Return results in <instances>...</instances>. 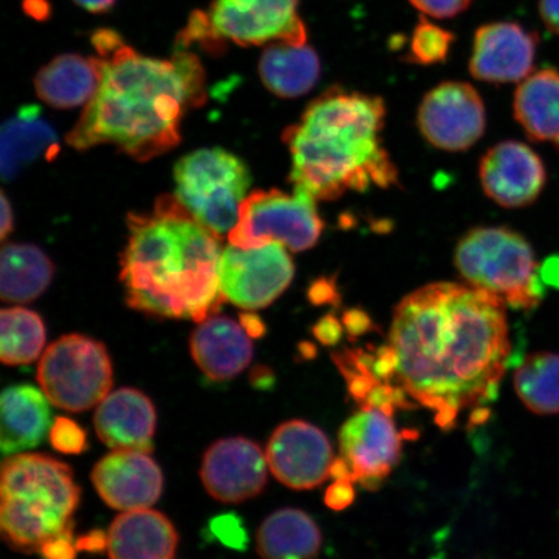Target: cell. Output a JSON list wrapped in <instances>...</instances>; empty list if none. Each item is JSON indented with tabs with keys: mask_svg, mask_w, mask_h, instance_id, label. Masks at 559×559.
<instances>
[{
	"mask_svg": "<svg viewBox=\"0 0 559 559\" xmlns=\"http://www.w3.org/2000/svg\"><path fill=\"white\" fill-rule=\"evenodd\" d=\"M27 2H29L31 5L26 7V11L29 12L32 16L38 19L45 17V13L48 12L45 0H27Z\"/></svg>",
	"mask_w": 559,
	"mask_h": 559,
	"instance_id": "44",
	"label": "cell"
},
{
	"mask_svg": "<svg viewBox=\"0 0 559 559\" xmlns=\"http://www.w3.org/2000/svg\"><path fill=\"white\" fill-rule=\"evenodd\" d=\"M74 2L86 11L103 13L114 9L116 0H74Z\"/></svg>",
	"mask_w": 559,
	"mask_h": 559,
	"instance_id": "43",
	"label": "cell"
},
{
	"mask_svg": "<svg viewBox=\"0 0 559 559\" xmlns=\"http://www.w3.org/2000/svg\"><path fill=\"white\" fill-rule=\"evenodd\" d=\"M94 425L97 437L111 450L151 453L157 426L155 404L143 391L118 389L97 405Z\"/></svg>",
	"mask_w": 559,
	"mask_h": 559,
	"instance_id": "19",
	"label": "cell"
},
{
	"mask_svg": "<svg viewBox=\"0 0 559 559\" xmlns=\"http://www.w3.org/2000/svg\"><path fill=\"white\" fill-rule=\"evenodd\" d=\"M507 305L471 285L436 283L405 297L373 373L435 414L443 430L496 400L510 355Z\"/></svg>",
	"mask_w": 559,
	"mask_h": 559,
	"instance_id": "1",
	"label": "cell"
},
{
	"mask_svg": "<svg viewBox=\"0 0 559 559\" xmlns=\"http://www.w3.org/2000/svg\"><path fill=\"white\" fill-rule=\"evenodd\" d=\"M320 74L319 56L306 44H272L260 60L263 85L270 93L284 99L309 94L317 86Z\"/></svg>",
	"mask_w": 559,
	"mask_h": 559,
	"instance_id": "26",
	"label": "cell"
},
{
	"mask_svg": "<svg viewBox=\"0 0 559 559\" xmlns=\"http://www.w3.org/2000/svg\"><path fill=\"white\" fill-rule=\"evenodd\" d=\"M454 263L467 285L492 293L512 309L531 311L542 302L535 251L513 229L469 230L457 243Z\"/></svg>",
	"mask_w": 559,
	"mask_h": 559,
	"instance_id": "6",
	"label": "cell"
},
{
	"mask_svg": "<svg viewBox=\"0 0 559 559\" xmlns=\"http://www.w3.org/2000/svg\"><path fill=\"white\" fill-rule=\"evenodd\" d=\"M81 488L70 466L47 454L17 453L3 461L0 533L13 550L39 554L47 542L74 533Z\"/></svg>",
	"mask_w": 559,
	"mask_h": 559,
	"instance_id": "5",
	"label": "cell"
},
{
	"mask_svg": "<svg viewBox=\"0 0 559 559\" xmlns=\"http://www.w3.org/2000/svg\"><path fill=\"white\" fill-rule=\"evenodd\" d=\"M209 533L226 548L243 551L249 534L239 514L229 512L215 515L207 524Z\"/></svg>",
	"mask_w": 559,
	"mask_h": 559,
	"instance_id": "32",
	"label": "cell"
},
{
	"mask_svg": "<svg viewBox=\"0 0 559 559\" xmlns=\"http://www.w3.org/2000/svg\"><path fill=\"white\" fill-rule=\"evenodd\" d=\"M99 83V61L75 53L58 56L41 68L34 80L39 99L58 109L88 104Z\"/></svg>",
	"mask_w": 559,
	"mask_h": 559,
	"instance_id": "24",
	"label": "cell"
},
{
	"mask_svg": "<svg viewBox=\"0 0 559 559\" xmlns=\"http://www.w3.org/2000/svg\"><path fill=\"white\" fill-rule=\"evenodd\" d=\"M299 0H214L209 13L195 12L185 33L188 41L227 39L240 46L269 41L305 45Z\"/></svg>",
	"mask_w": 559,
	"mask_h": 559,
	"instance_id": "9",
	"label": "cell"
},
{
	"mask_svg": "<svg viewBox=\"0 0 559 559\" xmlns=\"http://www.w3.org/2000/svg\"><path fill=\"white\" fill-rule=\"evenodd\" d=\"M107 547L108 535H105L100 530L91 531L90 534L76 540V549L90 551V554H100Z\"/></svg>",
	"mask_w": 559,
	"mask_h": 559,
	"instance_id": "38",
	"label": "cell"
},
{
	"mask_svg": "<svg viewBox=\"0 0 559 559\" xmlns=\"http://www.w3.org/2000/svg\"><path fill=\"white\" fill-rule=\"evenodd\" d=\"M179 535L173 522L150 508L118 515L108 533L109 559H174Z\"/></svg>",
	"mask_w": 559,
	"mask_h": 559,
	"instance_id": "21",
	"label": "cell"
},
{
	"mask_svg": "<svg viewBox=\"0 0 559 559\" xmlns=\"http://www.w3.org/2000/svg\"><path fill=\"white\" fill-rule=\"evenodd\" d=\"M313 333L317 335L319 341L323 342L324 345H333L335 342L340 341L342 328L337 320H334L333 318H325L314 326Z\"/></svg>",
	"mask_w": 559,
	"mask_h": 559,
	"instance_id": "37",
	"label": "cell"
},
{
	"mask_svg": "<svg viewBox=\"0 0 559 559\" xmlns=\"http://www.w3.org/2000/svg\"><path fill=\"white\" fill-rule=\"evenodd\" d=\"M91 480L105 504L117 510L155 506L164 491V474L150 453L114 450L94 466Z\"/></svg>",
	"mask_w": 559,
	"mask_h": 559,
	"instance_id": "17",
	"label": "cell"
},
{
	"mask_svg": "<svg viewBox=\"0 0 559 559\" xmlns=\"http://www.w3.org/2000/svg\"><path fill=\"white\" fill-rule=\"evenodd\" d=\"M100 83L67 142L79 151L116 145L145 163L180 143L187 111L204 104L205 75L198 58L178 51L171 60L146 58L114 31L93 37Z\"/></svg>",
	"mask_w": 559,
	"mask_h": 559,
	"instance_id": "2",
	"label": "cell"
},
{
	"mask_svg": "<svg viewBox=\"0 0 559 559\" xmlns=\"http://www.w3.org/2000/svg\"><path fill=\"white\" fill-rule=\"evenodd\" d=\"M37 380L56 407L83 412L96 407L110 394L114 367L102 342L67 334L41 355Z\"/></svg>",
	"mask_w": 559,
	"mask_h": 559,
	"instance_id": "8",
	"label": "cell"
},
{
	"mask_svg": "<svg viewBox=\"0 0 559 559\" xmlns=\"http://www.w3.org/2000/svg\"><path fill=\"white\" fill-rule=\"evenodd\" d=\"M76 540L74 533L55 537L40 548L39 555L44 559H76Z\"/></svg>",
	"mask_w": 559,
	"mask_h": 559,
	"instance_id": "36",
	"label": "cell"
},
{
	"mask_svg": "<svg viewBox=\"0 0 559 559\" xmlns=\"http://www.w3.org/2000/svg\"><path fill=\"white\" fill-rule=\"evenodd\" d=\"M355 500V487L352 478H337L326 489L325 504L333 510H344Z\"/></svg>",
	"mask_w": 559,
	"mask_h": 559,
	"instance_id": "35",
	"label": "cell"
},
{
	"mask_svg": "<svg viewBox=\"0 0 559 559\" xmlns=\"http://www.w3.org/2000/svg\"><path fill=\"white\" fill-rule=\"evenodd\" d=\"M48 397L32 384L7 388L0 401V450L3 456L23 453L44 443L51 430Z\"/></svg>",
	"mask_w": 559,
	"mask_h": 559,
	"instance_id": "22",
	"label": "cell"
},
{
	"mask_svg": "<svg viewBox=\"0 0 559 559\" xmlns=\"http://www.w3.org/2000/svg\"><path fill=\"white\" fill-rule=\"evenodd\" d=\"M314 202L297 191L251 192L242 201L239 221L228 234L229 242L243 249L278 242L295 253L309 250L324 230Z\"/></svg>",
	"mask_w": 559,
	"mask_h": 559,
	"instance_id": "10",
	"label": "cell"
},
{
	"mask_svg": "<svg viewBox=\"0 0 559 559\" xmlns=\"http://www.w3.org/2000/svg\"><path fill=\"white\" fill-rule=\"evenodd\" d=\"M53 449L64 454H82L88 449L87 432L72 418L58 417L50 430Z\"/></svg>",
	"mask_w": 559,
	"mask_h": 559,
	"instance_id": "33",
	"label": "cell"
},
{
	"mask_svg": "<svg viewBox=\"0 0 559 559\" xmlns=\"http://www.w3.org/2000/svg\"><path fill=\"white\" fill-rule=\"evenodd\" d=\"M13 227V216L12 209L9 200H7V195L2 193V225H0V237L2 240L7 239V235H9Z\"/></svg>",
	"mask_w": 559,
	"mask_h": 559,
	"instance_id": "42",
	"label": "cell"
},
{
	"mask_svg": "<svg viewBox=\"0 0 559 559\" xmlns=\"http://www.w3.org/2000/svg\"><path fill=\"white\" fill-rule=\"evenodd\" d=\"M537 35L516 23H492L475 32L471 73L496 85L516 83L533 73Z\"/></svg>",
	"mask_w": 559,
	"mask_h": 559,
	"instance_id": "18",
	"label": "cell"
},
{
	"mask_svg": "<svg viewBox=\"0 0 559 559\" xmlns=\"http://www.w3.org/2000/svg\"><path fill=\"white\" fill-rule=\"evenodd\" d=\"M386 105L379 96L328 91L284 131L292 158L289 181L314 201L397 185L396 166L384 148Z\"/></svg>",
	"mask_w": 559,
	"mask_h": 559,
	"instance_id": "4",
	"label": "cell"
},
{
	"mask_svg": "<svg viewBox=\"0 0 559 559\" xmlns=\"http://www.w3.org/2000/svg\"><path fill=\"white\" fill-rule=\"evenodd\" d=\"M539 13L545 27L559 37V0H540Z\"/></svg>",
	"mask_w": 559,
	"mask_h": 559,
	"instance_id": "39",
	"label": "cell"
},
{
	"mask_svg": "<svg viewBox=\"0 0 559 559\" xmlns=\"http://www.w3.org/2000/svg\"><path fill=\"white\" fill-rule=\"evenodd\" d=\"M295 263L284 245L243 249L229 245L222 251L219 283L223 296L245 311L274 304L288 289Z\"/></svg>",
	"mask_w": 559,
	"mask_h": 559,
	"instance_id": "11",
	"label": "cell"
},
{
	"mask_svg": "<svg viewBox=\"0 0 559 559\" xmlns=\"http://www.w3.org/2000/svg\"><path fill=\"white\" fill-rule=\"evenodd\" d=\"M514 389L533 414L559 415V355H528L515 370Z\"/></svg>",
	"mask_w": 559,
	"mask_h": 559,
	"instance_id": "29",
	"label": "cell"
},
{
	"mask_svg": "<svg viewBox=\"0 0 559 559\" xmlns=\"http://www.w3.org/2000/svg\"><path fill=\"white\" fill-rule=\"evenodd\" d=\"M250 381L257 389H269L272 381H274V374L270 372L269 368L257 367L251 370Z\"/></svg>",
	"mask_w": 559,
	"mask_h": 559,
	"instance_id": "41",
	"label": "cell"
},
{
	"mask_svg": "<svg viewBox=\"0 0 559 559\" xmlns=\"http://www.w3.org/2000/svg\"><path fill=\"white\" fill-rule=\"evenodd\" d=\"M240 324L243 330L250 335L251 338H261L265 333V326L262 323L261 319L257 317L254 313H243L241 314Z\"/></svg>",
	"mask_w": 559,
	"mask_h": 559,
	"instance_id": "40",
	"label": "cell"
},
{
	"mask_svg": "<svg viewBox=\"0 0 559 559\" xmlns=\"http://www.w3.org/2000/svg\"><path fill=\"white\" fill-rule=\"evenodd\" d=\"M200 477L212 498L239 504L257 498L267 486V456L260 444L248 438L216 440L202 457Z\"/></svg>",
	"mask_w": 559,
	"mask_h": 559,
	"instance_id": "15",
	"label": "cell"
},
{
	"mask_svg": "<svg viewBox=\"0 0 559 559\" xmlns=\"http://www.w3.org/2000/svg\"><path fill=\"white\" fill-rule=\"evenodd\" d=\"M481 187L489 199L506 209L534 204L547 186V169L531 146L507 140L492 146L480 160Z\"/></svg>",
	"mask_w": 559,
	"mask_h": 559,
	"instance_id": "16",
	"label": "cell"
},
{
	"mask_svg": "<svg viewBox=\"0 0 559 559\" xmlns=\"http://www.w3.org/2000/svg\"><path fill=\"white\" fill-rule=\"evenodd\" d=\"M265 456L274 477L297 491L323 485L332 475L335 460L330 438L304 419H292L277 426L269 440Z\"/></svg>",
	"mask_w": 559,
	"mask_h": 559,
	"instance_id": "14",
	"label": "cell"
},
{
	"mask_svg": "<svg viewBox=\"0 0 559 559\" xmlns=\"http://www.w3.org/2000/svg\"><path fill=\"white\" fill-rule=\"evenodd\" d=\"M454 35L430 21H421L412 35L409 58L416 64L435 66L449 56Z\"/></svg>",
	"mask_w": 559,
	"mask_h": 559,
	"instance_id": "31",
	"label": "cell"
},
{
	"mask_svg": "<svg viewBox=\"0 0 559 559\" xmlns=\"http://www.w3.org/2000/svg\"><path fill=\"white\" fill-rule=\"evenodd\" d=\"M46 328L38 313L11 307L2 311L0 359L5 366L31 365L44 349Z\"/></svg>",
	"mask_w": 559,
	"mask_h": 559,
	"instance_id": "30",
	"label": "cell"
},
{
	"mask_svg": "<svg viewBox=\"0 0 559 559\" xmlns=\"http://www.w3.org/2000/svg\"><path fill=\"white\" fill-rule=\"evenodd\" d=\"M323 535L304 510H276L263 521L257 533V551L262 559H317Z\"/></svg>",
	"mask_w": 559,
	"mask_h": 559,
	"instance_id": "25",
	"label": "cell"
},
{
	"mask_svg": "<svg viewBox=\"0 0 559 559\" xmlns=\"http://www.w3.org/2000/svg\"><path fill=\"white\" fill-rule=\"evenodd\" d=\"M417 123L436 148L466 151L485 134V103L469 83L443 82L425 95Z\"/></svg>",
	"mask_w": 559,
	"mask_h": 559,
	"instance_id": "12",
	"label": "cell"
},
{
	"mask_svg": "<svg viewBox=\"0 0 559 559\" xmlns=\"http://www.w3.org/2000/svg\"><path fill=\"white\" fill-rule=\"evenodd\" d=\"M129 240L121 258V282L131 309L195 323L214 317L226 302L219 283V237L173 195L128 216Z\"/></svg>",
	"mask_w": 559,
	"mask_h": 559,
	"instance_id": "3",
	"label": "cell"
},
{
	"mask_svg": "<svg viewBox=\"0 0 559 559\" xmlns=\"http://www.w3.org/2000/svg\"><path fill=\"white\" fill-rule=\"evenodd\" d=\"M513 110L531 140L554 145L559 152V70L544 68L523 80L515 91Z\"/></svg>",
	"mask_w": 559,
	"mask_h": 559,
	"instance_id": "23",
	"label": "cell"
},
{
	"mask_svg": "<svg viewBox=\"0 0 559 559\" xmlns=\"http://www.w3.org/2000/svg\"><path fill=\"white\" fill-rule=\"evenodd\" d=\"M175 195L201 225L221 237L239 221L251 175L243 160L222 148L199 150L178 160Z\"/></svg>",
	"mask_w": 559,
	"mask_h": 559,
	"instance_id": "7",
	"label": "cell"
},
{
	"mask_svg": "<svg viewBox=\"0 0 559 559\" xmlns=\"http://www.w3.org/2000/svg\"><path fill=\"white\" fill-rule=\"evenodd\" d=\"M53 272L50 258L35 245H4L0 257L2 299L13 304L32 302L51 284Z\"/></svg>",
	"mask_w": 559,
	"mask_h": 559,
	"instance_id": "28",
	"label": "cell"
},
{
	"mask_svg": "<svg viewBox=\"0 0 559 559\" xmlns=\"http://www.w3.org/2000/svg\"><path fill=\"white\" fill-rule=\"evenodd\" d=\"M192 358L207 379L228 381L243 372L253 359V342L240 323L227 317L209 318L191 335Z\"/></svg>",
	"mask_w": 559,
	"mask_h": 559,
	"instance_id": "20",
	"label": "cell"
},
{
	"mask_svg": "<svg viewBox=\"0 0 559 559\" xmlns=\"http://www.w3.org/2000/svg\"><path fill=\"white\" fill-rule=\"evenodd\" d=\"M391 416L361 407L340 430L341 459L354 481L369 489L380 487L402 457V436Z\"/></svg>",
	"mask_w": 559,
	"mask_h": 559,
	"instance_id": "13",
	"label": "cell"
},
{
	"mask_svg": "<svg viewBox=\"0 0 559 559\" xmlns=\"http://www.w3.org/2000/svg\"><path fill=\"white\" fill-rule=\"evenodd\" d=\"M424 15L435 19H450L460 15L473 0H409Z\"/></svg>",
	"mask_w": 559,
	"mask_h": 559,
	"instance_id": "34",
	"label": "cell"
},
{
	"mask_svg": "<svg viewBox=\"0 0 559 559\" xmlns=\"http://www.w3.org/2000/svg\"><path fill=\"white\" fill-rule=\"evenodd\" d=\"M59 150L58 136L44 118L39 108H21L19 114L3 124L2 129V177L15 179L23 167L41 156H53Z\"/></svg>",
	"mask_w": 559,
	"mask_h": 559,
	"instance_id": "27",
	"label": "cell"
}]
</instances>
